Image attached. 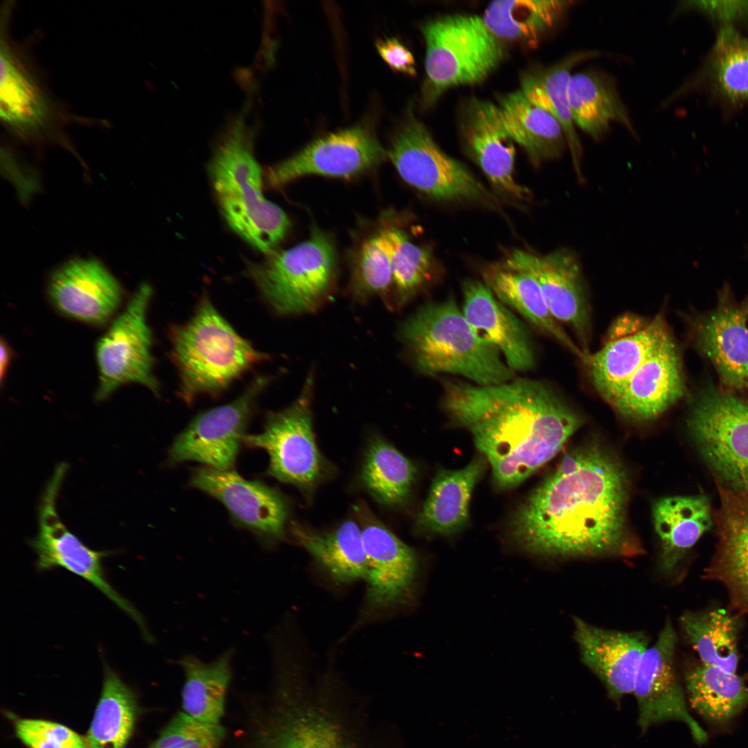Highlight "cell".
<instances>
[{"instance_id": "18", "label": "cell", "mask_w": 748, "mask_h": 748, "mask_svg": "<svg viewBox=\"0 0 748 748\" xmlns=\"http://www.w3.org/2000/svg\"><path fill=\"white\" fill-rule=\"evenodd\" d=\"M670 335L660 314L648 320L630 315L616 321L607 341L586 364L598 393L612 404L632 374Z\"/></svg>"}, {"instance_id": "8", "label": "cell", "mask_w": 748, "mask_h": 748, "mask_svg": "<svg viewBox=\"0 0 748 748\" xmlns=\"http://www.w3.org/2000/svg\"><path fill=\"white\" fill-rule=\"evenodd\" d=\"M388 156L404 181L433 199L497 205L472 172L446 154L413 116L394 137Z\"/></svg>"}, {"instance_id": "27", "label": "cell", "mask_w": 748, "mask_h": 748, "mask_svg": "<svg viewBox=\"0 0 748 748\" xmlns=\"http://www.w3.org/2000/svg\"><path fill=\"white\" fill-rule=\"evenodd\" d=\"M684 391L679 354L670 335L632 374L611 405L627 418L651 420L680 399Z\"/></svg>"}, {"instance_id": "6", "label": "cell", "mask_w": 748, "mask_h": 748, "mask_svg": "<svg viewBox=\"0 0 748 748\" xmlns=\"http://www.w3.org/2000/svg\"><path fill=\"white\" fill-rule=\"evenodd\" d=\"M247 273L276 314L310 313L334 292L338 275L336 247L328 234L314 227L307 240L275 250L260 263L249 262Z\"/></svg>"}, {"instance_id": "40", "label": "cell", "mask_w": 748, "mask_h": 748, "mask_svg": "<svg viewBox=\"0 0 748 748\" xmlns=\"http://www.w3.org/2000/svg\"><path fill=\"white\" fill-rule=\"evenodd\" d=\"M416 468L395 447L380 437L370 442L362 463V481L379 503L398 506L409 497Z\"/></svg>"}, {"instance_id": "7", "label": "cell", "mask_w": 748, "mask_h": 748, "mask_svg": "<svg viewBox=\"0 0 748 748\" xmlns=\"http://www.w3.org/2000/svg\"><path fill=\"white\" fill-rule=\"evenodd\" d=\"M426 44L425 97L433 103L446 90L486 80L504 57L500 39L476 15L454 14L422 27Z\"/></svg>"}, {"instance_id": "29", "label": "cell", "mask_w": 748, "mask_h": 748, "mask_svg": "<svg viewBox=\"0 0 748 748\" xmlns=\"http://www.w3.org/2000/svg\"><path fill=\"white\" fill-rule=\"evenodd\" d=\"M483 278V283L502 303L584 363L587 362L589 354L576 344L553 317L540 286L532 275L501 262L486 267Z\"/></svg>"}, {"instance_id": "2", "label": "cell", "mask_w": 748, "mask_h": 748, "mask_svg": "<svg viewBox=\"0 0 748 748\" xmlns=\"http://www.w3.org/2000/svg\"><path fill=\"white\" fill-rule=\"evenodd\" d=\"M441 406L472 436L495 483L515 487L555 456L583 420L548 384L515 377L494 385L442 380Z\"/></svg>"}, {"instance_id": "30", "label": "cell", "mask_w": 748, "mask_h": 748, "mask_svg": "<svg viewBox=\"0 0 748 748\" xmlns=\"http://www.w3.org/2000/svg\"><path fill=\"white\" fill-rule=\"evenodd\" d=\"M652 515L661 542L659 569L666 575L675 570L713 521L709 501L703 495L660 498L653 504Z\"/></svg>"}, {"instance_id": "25", "label": "cell", "mask_w": 748, "mask_h": 748, "mask_svg": "<svg viewBox=\"0 0 748 748\" xmlns=\"http://www.w3.org/2000/svg\"><path fill=\"white\" fill-rule=\"evenodd\" d=\"M573 622L581 661L603 683L610 698L618 701L633 693L637 669L648 648L647 635L604 629L578 616Z\"/></svg>"}, {"instance_id": "47", "label": "cell", "mask_w": 748, "mask_h": 748, "mask_svg": "<svg viewBox=\"0 0 748 748\" xmlns=\"http://www.w3.org/2000/svg\"><path fill=\"white\" fill-rule=\"evenodd\" d=\"M679 7L700 12L722 26L748 19V1H686Z\"/></svg>"}, {"instance_id": "20", "label": "cell", "mask_w": 748, "mask_h": 748, "mask_svg": "<svg viewBox=\"0 0 748 748\" xmlns=\"http://www.w3.org/2000/svg\"><path fill=\"white\" fill-rule=\"evenodd\" d=\"M279 704L260 748H362L322 695L296 692Z\"/></svg>"}, {"instance_id": "14", "label": "cell", "mask_w": 748, "mask_h": 748, "mask_svg": "<svg viewBox=\"0 0 748 748\" xmlns=\"http://www.w3.org/2000/svg\"><path fill=\"white\" fill-rule=\"evenodd\" d=\"M268 382V377H258L233 401L195 417L172 445L169 461H193L217 470H231L256 401Z\"/></svg>"}, {"instance_id": "35", "label": "cell", "mask_w": 748, "mask_h": 748, "mask_svg": "<svg viewBox=\"0 0 748 748\" xmlns=\"http://www.w3.org/2000/svg\"><path fill=\"white\" fill-rule=\"evenodd\" d=\"M597 55L596 51L571 53L551 66L527 74L521 84L520 90L524 96L551 114L562 125L575 170L579 176L582 146L570 112L568 84L573 68Z\"/></svg>"}, {"instance_id": "31", "label": "cell", "mask_w": 748, "mask_h": 748, "mask_svg": "<svg viewBox=\"0 0 748 748\" xmlns=\"http://www.w3.org/2000/svg\"><path fill=\"white\" fill-rule=\"evenodd\" d=\"M484 458H474L457 470H440L433 479L416 526L422 532L449 535L467 521L473 490L485 472Z\"/></svg>"}, {"instance_id": "26", "label": "cell", "mask_w": 748, "mask_h": 748, "mask_svg": "<svg viewBox=\"0 0 748 748\" xmlns=\"http://www.w3.org/2000/svg\"><path fill=\"white\" fill-rule=\"evenodd\" d=\"M462 312L477 333L493 344L515 372L535 366V345L526 324L489 287L475 279L462 283Z\"/></svg>"}, {"instance_id": "41", "label": "cell", "mask_w": 748, "mask_h": 748, "mask_svg": "<svg viewBox=\"0 0 748 748\" xmlns=\"http://www.w3.org/2000/svg\"><path fill=\"white\" fill-rule=\"evenodd\" d=\"M737 620L723 609L686 612L681 623L702 664L736 673L738 664Z\"/></svg>"}, {"instance_id": "5", "label": "cell", "mask_w": 748, "mask_h": 748, "mask_svg": "<svg viewBox=\"0 0 748 748\" xmlns=\"http://www.w3.org/2000/svg\"><path fill=\"white\" fill-rule=\"evenodd\" d=\"M170 339L179 394L187 403L221 392L267 358L234 330L206 295L188 322L172 328Z\"/></svg>"}, {"instance_id": "22", "label": "cell", "mask_w": 748, "mask_h": 748, "mask_svg": "<svg viewBox=\"0 0 748 748\" xmlns=\"http://www.w3.org/2000/svg\"><path fill=\"white\" fill-rule=\"evenodd\" d=\"M697 344L729 388L748 386V296L736 301L725 285L716 308L697 321Z\"/></svg>"}, {"instance_id": "15", "label": "cell", "mask_w": 748, "mask_h": 748, "mask_svg": "<svg viewBox=\"0 0 748 748\" xmlns=\"http://www.w3.org/2000/svg\"><path fill=\"white\" fill-rule=\"evenodd\" d=\"M385 155V150L371 133L354 127L313 141L269 168L265 179L270 186L278 188L308 175L348 178L375 166Z\"/></svg>"}, {"instance_id": "1", "label": "cell", "mask_w": 748, "mask_h": 748, "mask_svg": "<svg viewBox=\"0 0 748 748\" xmlns=\"http://www.w3.org/2000/svg\"><path fill=\"white\" fill-rule=\"evenodd\" d=\"M629 490L625 469L614 455L597 445L577 447L517 508L513 534L527 551L547 557L642 553L629 527Z\"/></svg>"}, {"instance_id": "49", "label": "cell", "mask_w": 748, "mask_h": 748, "mask_svg": "<svg viewBox=\"0 0 748 748\" xmlns=\"http://www.w3.org/2000/svg\"><path fill=\"white\" fill-rule=\"evenodd\" d=\"M1 348V359H0V377L1 384L3 382V379L6 375V372L11 362L12 352L10 346L5 339L1 337L0 342Z\"/></svg>"}, {"instance_id": "3", "label": "cell", "mask_w": 748, "mask_h": 748, "mask_svg": "<svg viewBox=\"0 0 748 748\" xmlns=\"http://www.w3.org/2000/svg\"><path fill=\"white\" fill-rule=\"evenodd\" d=\"M400 336L416 370L425 376L456 375L485 386L516 377L499 350L477 333L453 298L422 305L402 325Z\"/></svg>"}, {"instance_id": "45", "label": "cell", "mask_w": 748, "mask_h": 748, "mask_svg": "<svg viewBox=\"0 0 748 748\" xmlns=\"http://www.w3.org/2000/svg\"><path fill=\"white\" fill-rule=\"evenodd\" d=\"M224 731L219 723L178 713L148 748H220Z\"/></svg>"}, {"instance_id": "36", "label": "cell", "mask_w": 748, "mask_h": 748, "mask_svg": "<svg viewBox=\"0 0 748 748\" xmlns=\"http://www.w3.org/2000/svg\"><path fill=\"white\" fill-rule=\"evenodd\" d=\"M232 652L227 650L211 662L194 655L179 661L185 676L182 706L188 715L208 723H219L231 676Z\"/></svg>"}, {"instance_id": "4", "label": "cell", "mask_w": 748, "mask_h": 748, "mask_svg": "<svg viewBox=\"0 0 748 748\" xmlns=\"http://www.w3.org/2000/svg\"><path fill=\"white\" fill-rule=\"evenodd\" d=\"M209 172L222 214L231 229L267 255L284 239L290 222L262 192V171L245 123L237 119L217 145Z\"/></svg>"}, {"instance_id": "24", "label": "cell", "mask_w": 748, "mask_h": 748, "mask_svg": "<svg viewBox=\"0 0 748 748\" xmlns=\"http://www.w3.org/2000/svg\"><path fill=\"white\" fill-rule=\"evenodd\" d=\"M465 149L490 181L502 193L525 199L528 189L514 177V141L503 123L497 105L479 98L465 105L461 120Z\"/></svg>"}, {"instance_id": "34", "label": "cell", "mask_w": 748, "mask_h": 748, "mask_svg": "<svg viewBox=\"0 0 748 748\" xmlns=\"http://www.w3.org/2000/svg\"><path fill=\"white\" fill-rule=\"evenodd\" d=\"M568 100L574 124L595 140L607 132L612 121L634 132L615 84L602 73L591 70L572 74L568 84Z\"/></svg>"}, {"instance_id": "48", "label": "cell", "mask_w": 748, "mask_h": 748, "mask_svg": "<svg viewBox=\"0 0 748 748\" xmlns=\"http://www.w3.org/2000/svg\"><path fill=\"white\" fill-rule=\"evenodd\" d=\"M378 53L393 71L408 75L416 74V62L411 51L397 39L386 38L376 43Z\"/></svg>"}, {"instance_id": "46", "label": "cell", "mask_w": 748, "mask_h": 748, "mask_svg": "<svg viewBox=\"0 0 748 748\" xmlns=\"http://www.w3.org/2000/svg\"><path fill=\"white\" fill-rule=\"evenodd\" d=\"M15 727L18 738L29 748H89L86 740L58 723L17 719Z\"/></svg>"}, {"instance_id": "33", "label": "cell", "mask_w": 748, "mask_h": 748, "mask_svg": "<svg viewBox=\"0 0 748 748\" xmlns=\"http://www.w3.org/2000/svg\"><path fill=\"white\" fill-rule=\"evenodd\" d=\"M498 107L511 139L521 146L535 166L559 157L567 144L558 121L530 101L521 90L503 96Z\"/></svg>"}, {"instance_id": "9", "label": "cell", "mask_w": 748, "mask_h": 748, "mask_svg": "<svg viewBox=\"0 0 748 748\" xmlns=\"http://www.w3.org/2000/svg\"><path fill=\"white\" fill-rule=\"evenodd\" d=\"M313 374L308 376L298 398L286 409L270 413L260 434L246 435L250 447L264 449L269 457L268 473L310 494L326 477L328 467L314 435L311 401Z\"/></svg>"}, {"instance_id": "32", "label": "cell", "mask_w": 748, "mask_h": 748, "mask_svg": "<svg viewBox=\"0 0 748 748\" xmlns=\"http://www.w3.org/2000/svg\"><path fill=\"white\" fill-rule=\"evenodd\" d=\"M291 531L296 542L334 581L349 584L365 580L366 556L357 522L346 520L326 532L313 531L293 522Z\"/></svg>"}, {"instance_id": "38", "label": "cell", "mask_w": 748, "mask_h": 748, "mask_svg": "<svg viewBox=\"0 0 748 748\" xmlns=\"http://www.w3.org/2000/svg\"><path fill=\"white\" fill-rule=\"evenodd\" d=\"M100 697L86 741L89 748H125L134 726V695L107 665H105Z\"/></svg>"}, {"instance_id": "21", "label": "cell", "mask_w": 748, "mask_h": 748, "mask_svg": "<svg viewBox=\"0 0 748 748\" xmlns=\"http://www.w3.org/2000/svg\"><path fill=\"white\" fill-rule=\"evenodd\" d=\"M190 483L219 500L240 525L265 539L283 537L287 507L276 490L246 480L231 470L207 466L195 470Z\"/></svg>"}, {"instance_id": "12", "label": "cell", "mask_w": 748, "mask_h": 748, "mask_svg": "<svg viewBox=\"0 0 748 748\" xmlns=\"http://www.w3.org/2000/svg\"><path fill=\"white\" fill-rule=\"evenodd\" d=\"M152 295L149 285H141L98 341L97 400H105L121 386L128 383L141 384L155 395L159 393V383L153 373L152 332L147 321Z\"/></svg>"}, {"instance_id": "39", "label": "cell", "mask_w": 748, "mask_h": 748, "mask_svg": "<svg viewBox=\"0 0 748 748\" xmlns=\"http://www.w3.org/2000/svg\"><path fill=\"white\" fill-rule=\"evenodd\" d=\"M567 7L564 1L502 0L491 2L482 17L499 39L534 44Z\"/></svg>"}, {"instance_id": "44", "label": "cell", "mask_w": 748, "mask_h": 748, "mask_svg": "<svg viewBox=\"0 0 748 748\" xmlns=\"http://www.w3.org/2000/svg\"><path fill=\"white\" fill-rule=\"evenodd\" d=\"M391 283V247L381 229L376 234L366 239L354 256L350 293L359 301L380 296L385 303Z\"/></svg>"}, {"instance_id": "28", "label": "cell", "mask_w": 748, "mask_h": 748, "mask_svg": "<svg viewBox=\"0 0 748 748\" xmlns=\"http://www.w3.org/2000/svg\"><path fill=\"white\" fill-rule=\"evenodd\" d=\"M716 483L720 500L714 516L718 544L708 576L724 583L736 605L748 612V490Z\"/></svg>"}, {"instance_id": "19", "label": "cell", "mask_w": 748, "mask_h": 748, "mask_svg": "<svg viewBox=\"0 0 748 748\" xmlns=\"http://www.w3.org/2000/svg\"><path fill=\"white\" fill-rule=\"evenodd\" d=\"M354 510L366 556V603L383 609L407 598L418 571L414 551L386 527L364 505Z\"/></svg>"}, {"instance_id": "37", "label": "cell", "mask_w": 748, "mask_h": 748, "mask_svg": "<svg viewBox=\"0 0 748 748\" xmlns=\"http://www.w3.org/2000/svg\"><path fill=\"white\" fill-rule=\"evenodd\" d=\"M685 679L691 707L711 722L725 723L748 705V687L736 673L701 664Z\"/></svg>"}, {"instance_id": "23", "label": "cell", "mask_w": 748, "mask_h": 748, "mask_svg": "<svg viewBox=\"0 0 748 748\" xmlns=\"http://www.w3.org/2000/svg\"><path fill=\"white\" fill-rule=\"evenodd\" d=\"M48 294L61 314L94 326L107 323L120 308L123 292L116 279L99 262L75 260L51 276Z\"/></svg>"}, {"instance_id": "10", "label": "cell", "mask_w": 748, "mask_h": 748, "mask_svg": "<svg viewBox=\"0 0 748 748\" xmlns=\"http://www.w3.org/2000/svg\"><path fill=\"white\" fill-rule=\"evenodd\" d=\"M688 426L717 481L748 490V402L709 386L694 402Z\"/></svg>"}, {"instance_id": "13", "label": "cell", "mask_w": 748, "mask_h": 748, "mask_svg": "<svg viewBox=\"0 0 748 748\" xmlns=\"http://www.w3.org/2000/svg\"><path fill=\"white\" fill-rule=\"evenodd\" d=\"M64 476L62 470H55L41 499L38 533L29 542L37 555V569L44 571L62 567L84 578L132 618L145 639L151 642L153 637L141 613L107 578L102 561L109 553L86 546L60 519L56 502Z\"/></svg>"}, {"instance_id": "17", "label": "cell", "mask_w": 748, "mask_h": 748, "mask_svg": "<svg viewBox=\"0 0 748 748\" xmlns=\"http://www.w3.org/2000/svg\"><path fill=\"white\" fill-rule=\"evenodd\" d=\"M529 273L537 281L553 317L576 334L583 351L590 335V311L580 262L569 249L537 255L514 249L503 262Z\"/></svg>"}, {"instance_id": "50", "label": "cell", "mask_w": 748, "mask_h": 748, "mask_svg": "<svg viewBox=\"0 0 748 748\" xmlns=\"http://www.w3.org/2000/svg\"><path fill=\"white\" fill-rule=\"evenodd\" d=\"M748 387V386H747Z\"/></svg>"}, {"instance_id": "42", "label": "cell", "mask_w": 748, "mask_h": 748, "mask_svg": "<svg viewBox=\"0 0 748 748\" xmlns=\"http://www.w3.org/2000/svg\"><path fill=\"white\" fill-rule=\"evenodd\" d=\"M706 73L713 93L732 105L748 102V39L722 26L709 53Z\"/></svg>"}, {"instance_id": "43", "label": "cell", "mask_w": 748, "mask_h": 748, "mask_svg": "<svg viewBox=\"0 0 748 748\" xmlns=\"http://www.w3.org/2000/svg\"><path fill=\"white\" fill-rule=\"evenodd\" d=\"M391 247L392 283L386 305L400 310L432 280L434 262L431 253L416 244L395 226L382 228Z\"/></svg>"}, {"instance_id": "16", "label": "cell", "mask_w": 748, "mask_h": 748, "mask_svg": "<svg viewBox=\"0 0 748 748\" xmlns=\"http://www.w3.org/2000/svg\"><path fill=\"white\" fill-rule=\"evenodd\" d=\"M676 632L667 620L656 642L645 651L638 667L633 693L638 709V723L643 731L666 720L685 723L693 738L703 742L706 735L690 715L677 680L674 659Z\"/></svg>"}, {"instance_id": "11", "label": "cell", "mask_w": 748, "mask_h": 748, "mask_svg": "<svg viewBox=\"0 0 748 748\" xmlns=\"http://www.w3.org/2000/svg\"><path fill=\"white\" fill-rule=\"evenodd\" d=\"M10 9L1 30L0 114L6 128L28 141H57L66 115L51 97L28 54L8 34Z\"/></svg>"}]
</instances>
